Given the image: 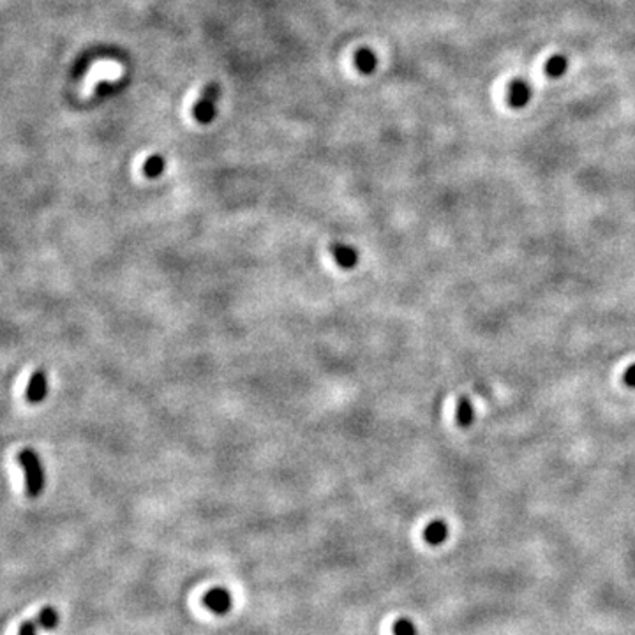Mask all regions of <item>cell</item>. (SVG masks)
<instances>
[{
  "label": "cell",
  "mask_w": 635,
  "mask_h": 635,
  "mask_svg": "<svg viewBox=\"0 0 635 635\" xmlns=\"http://www.w3.org/2000/svg\"><path fill=\"white\" fill-rule=\"evenodd\" d=\"M18 463L25 473V491L30 498H37L44 489V468L34 448H23Z\"/></svg>",
  "instance_id": "6da1fadb"
},
{
  "label": "cell",
  "mask_w": 635,
  "mask_h": 635,
  "mask_svg": "<svg viewBox=\"0 0 635 635\" xmlns=\"http://www.w3.org/2000/svg\"><path fill=\"white\" fill-rule=\"evenodd\" d=\"M48 393V376L44 371H36L30 376L29 386L25 390V399L30 404H39L46 399Z\"/></svg>",
  "instance_id": "7a4b0ae2"
},
{
  "label": "cell",
  "mask_w": 635,
  "mask_h": 635,
  "mask_svg": "<svg viewBox=\"0 0 635 635\" xmlns=\"http://www.w3.org/2000/svg\"><path fill=\"white\" fill-rule=\"evenodd\" d=\"M203 602H205V606L216 614H224L232 609V596H230V593L226 592V589H223V587H214V589H210L205 595V599H203Z\"/></svg>",
  "instance_id": "3957f363"
},
{
  "label": "cell",
  "mask_w": 635,
  "mask_h": 635,
  "mask_svg": "<svg viewBox=\"0 0 635 635\" xmlns=\"http://www.w3.org/2000/svg\"><path fill=\"white\" fill-rule=\"evenodd\" d=\"M216 92L217 87L212 85L209 87V90L205 92V96L198 101V104L195 106V117L196 120H200L202 124H207L214 118V103H216Z\"/></svg>",
  "instance_id": "277c9868"
},
{
  "label": "cell",
  "mask_w": 635,
  "mask_h": 635,
  "mask_svg": "<svg viewBox=\"0 0 635 635\" xmlns=\"http://www.w3.org/2000/svg\"><path fill=\"white\" fill-rule=\"evenodd\" d=\"M332 254H334L335 263L342 268H353L358 263V251L351 246L337 244V246L332 247Z\"/></svg>",
  "instance_id": "5b68a950"
},
{
  "label": "cell",
  "mask_w": 635,
  "mask_h": 635,
  "mask_svg": "<svg viewBox=\"0 0 635 635\" xmlns=\"http://www.w3.org/2000/svg\"><path fill=\"white\" fill-rule=\"evenodd\" d=\"M448 535V528L443 521H433L424 531V538L427 540L433 545H438V543L445 542Z\"/></svg>",
  "instance_id": "8992f818"
},
{
  "label": "cell",
  "mask_w": 635,
  "mask_h": 635,
  "mask_svg": "<svg viewBox=\"0 0 635 635\" xmlns=\"http://www.w3.org/2000/svg\"><path fill=\"white\" fill-rule=\"evenodd\" d=\"M36 621L41 628H44V630H52V628H55L57 623H59V613L50 606L44 607Z\"/></svg>",
  "instance_id": "52a82bcc"
},
{
  "label": "cell",
  "mask_w": 635,
  "mask_h": 635,
  "mask_svg": "<svg viewBox=\"0 0 635 635\" xmlns=\"http://www.w3.org/2000/svg\"><path fill=\"white\" fill-rule=\"evenodd\" d=\"M355 64L362 73H372V69L376 67L375 53L369 52V50H360L355 57Z\"/></svg>",
  "instance_id": "ba28073f"
},
{
  "label": "cell",
  "mask_w": 635,
  "mask_h": 635,
  "mask_svg": "<svg viewBox=\"0 0 635 635\" xmlns=\"http://www.w3.org/2000/svg\"><path fill=\"white\" fill-rule=\"evenodd\" d=\"M162 169H165V159H162L161 155H152V158H148L147 161H145L144 172L145 175L151 176V179H155V176L161 175Z\"/></svg>",
  "instance_id": "9c48e42d"
},
{
  "label": "cell",
  "mask_w": 635,
  "mask_h": 635,
  "mask_svg": "<svg viewBox=\"0 0 635 635\" xmlns=\"http://www.w3.org/2000/svg\"><path fill=\"white\" fill-rule=\"evenodd\" d=\"M528 97H529V90L524 83L512 85V88H510L512 104H515V106H522V104H526Z\"/></svg>",
  "instance_id": "30bf717a"
},
{
  "label": "cell",
  "mask_w": 635,
  "mask_h": 635,
  "mask_svg": "<svg viewBox=\"0 0 635 635\" xmlns=\"http://www.w3.org/2000/svg\"><path fill=\"white\" fill-rule=\"evenodd\" d=\"M393 635H417V628L410 620L400 617L393 624Z\"/></svg>",
  "instance_id": "8fae6325"
},
{
  "label": "cell",
  "mask_w": 635,
  "mask_h": 635,
  "mask_svg": "<svg viewBox=\"0 0 635 635\" xmlns=\"http://www.w3.org/2000/svg\"><path fill=\"white\" fill-rule=\"evenodd\" d=\"M566 69V60L563 57H552L551 60L547 62V74L549 76H559V74L565 73Z\"/></svg>",
  "instance_id": "7c38bea8"
},
{
  "label": "cell",
  "mask_w": 635,
  "mask_h": 635,
  "mask_svg": "<svg viewBox=\"0 0 635 635\" xmlns=\"http://www.w3.org/2000/svg\"><path fill=\"white\" fill-rule=\"evenodd\" d=\"M457 417H459V422L463 424V426H468V424H470V420H471V406H470V403H468V400H463V403H461L459 413H457Z\"/></svg>",
  "instance_id": "4fadbf2b"
},
{
  "label": "cell",
  "mask_w": 635,
  "mask_h": 635,
  "mask_svg": "<svg viewBox=\"0 0 635 635\" xmlns=\"http://www.w3.org/2000/svg\"><path fill=\"white\" fill-rule=\"evenodd\" d=\"M36 624L37 623H34V621H25L20 628L18 635H36Z\"/></svg>",
  "instance_id": "5bb4252c"
},
{
  "label": "cell",
  "mask_w": 635,
  "mask_h": 635,
  "mask_svg": "<svg viewBox=\"0 0 635 635\" xmlns=\"http://www.w3.org/2000/svg\"><path fill=\"white\" fill-rule=\"evenodd\" d=\"M627 382L630 383V385H635V365L627 372Z\"/></svg>",
  "instance_id": "9a60e30c"
}]
</instances>
